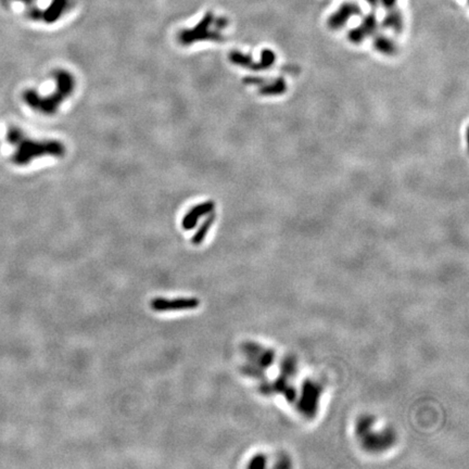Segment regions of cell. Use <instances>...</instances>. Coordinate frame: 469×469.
Segmentation results:
<instances>
[{
  "instance_id": "6da1fadb",
  "label": "cell",
  "mask_w": 469,
  "mask_h": 469,
  "mask_svg": "<svg viewBox=\"0 0 469 469\" xmlns=\"http://www.w3.org/2000/svg\"><path fill=\"white\" fill-rule=\"evenodd\" d=\"M62 152V147L58 143H39L29 140L25 139L24 137L21 139L19 143V148L17 152L14 153L13 161L17 164L23 165L35 158H38L39 156L43 155H60Z\"/></svg>"
},
{
  "instance_id": "7a4b0ae2",
  "label": "cell",
  "mask_w": 469,
  "mask_h": 469,
  "mask_svg": "<svg viewBox=\"0 0 469 469\" xmlns=\"http://www.w3.org/2000/svg\"><path fill=\"white\" fill-rule=\"evenodd\" d=\"M362 14L361 6L355 2H346L337 9L331 17L328 18L327 25L334 31L343 28L351 20V18Z\"/></svg>"
},
{
  "instance_id": "3957f363",
  "label": "cell",
  "mask_w": 469,
  "mask_h": 469,
  "mask_svg": "<svg viewBox=\"0 0 469 469\" xmlns=\"http://www.w3.org/2000/svg\"><path fill=\"white\" fill-rule=\"evenodd\" d=\"M378 29V19L376 13L370 12L363 18L360 25L352 28L349 33V40L358 45L369 36H373Z\"/></svg>"
},
{
  "instance_id": "277c9868",
  "label": "cell",
  "mask_w": 469,
  "mask_h": 469,
  "mask_svg": "<svg viewBox=\"0 0 469 469\" xmlns=\"http://www.w3.org/2000/svg\"><path fill=\"white\" fill-rule=\"evenodd\" d=\"M199 300L196 298H180L175 300L166 299H155L151 302V309L156 312H167V311H181V310H194L199 306Z\"/></svg>"
},
{
  "instance_id": "5b68a950",
  "label": "cell",
  "mask_w": 469,
  "mask_h": 469,
  "mask_svg": "<svg viewBox=\"0 0 469 469\" xmlns=\"http://www.w3.org/2000/svg\"><path fill=\"white\" fill-rule=\"evenodd\" d=\"M381 26L385 29H390V31H392L395 34L402 33L404 22H403L402 12L398 7L391 10H387V14L385 16L383 22H381Z\"/></svg>"
},
{
  "instance_id": "8992f818",
  "label": "cell",
  "mask_w": 469,
  "mask_h": 469,
  "mask_svg": "<svg viewBox=\"0 0 469 469\" xmlns=\"http://www.w3.org/2000/svg\"><path fill=\"white\" fill-rule=\"evenodd\" d=\"M372 46L379 54L385 56H394L398 53V46L395 45L393 39L388 37L386 34L373 35Z\"/></svg>"
},
{
  "instance_id": "52a82bcc",
  "label": "cell",
  "mask_w": 469,
  "mask_h": 469,
  "mask_svg": "<svg viewBox=\"0 0 469 469\" xmlns=\"http://www.w3.org/2000/svg\"><path fill=\"white\" fill-rule=\"evenodd\" d=\"M212 209H213V204H212V203H205V204L201 205V207L196 208L194 211L190 212L188 215H186L184 222H182V226H184V228L185 229L194 228V227L197 224V221H198V218H199V216H202L203 214L208 213V212L212 211Z\"/></svg>"
},
{
  "instance_id": "ba28073f",
  "label": "cell",
  "mask_w": 469,
  "mask_h": 469,
  "mask_svg": "<svg viewBox=\"0 0 469 469\" xmlns=\"http://www.w3.org/2000/svg\"><path fill=\"white\" fill-rule=\"evenodd\" d=\"M214 221V217L213 216H210L207 221H205L202 226H200V229L198 230V232L195 234V237L193 238V244L194 245H200L202 243V240L204 239L205 237V234H207L208 230L210 229V227L212 225V223H213Z\"/></svg>"
},
{
  "instance_id": "9c48e42d",
  "label": "cell",
  "mask_w": 469,
  "mask_h": 469,
  "mask_svg": "<svg viewBox=\"0 0 469 469\" xmlns=\"http://www.w3.org/2000/svg\"><path fill=\"white\" fill-rule=\"evenodd\" d=\"M286 90V83L284 79H277L273 84H270L262 89L264 95H279Z\"/></svg>"
},
{
  "instance_id": "30bf717a",
  "label": "cell",
  "mask_w": 469,
  "mask_h": 469,
  "mask_svg": "<svg viewBox=\"0 0 469 469\" xmlns=\"http://www.w3.org/2000/svg\"><path fill=\"white\" fill-rule=\"evenodd\" d=\"M275 62V55L272 50H264L262 53V61L259 65V69L270 68Z\"/></svg>"
},
{
  "instance_id": "8fae6325",
  "label": "cell",
  "mask_w": 469,
  "mask_h": 469,
  "mask_svg": "<svg viewBox=\"0 0 469 469\" xmlns=\"http://www.w3.org/2000/svg\"><path fill=\"white\" fill-rule=\"evenodd\" d=\"M23 137L24 135L21 131V129L16 128V127H11L8 130V134H7V140H8V143H10L11 145H18Z\"/></svg>"
},
{
  "instance_id": "7c38bea8",
  "label": "cell",
  "mask_w": 469,
  "mask_h": 469,
  "mask_svg": "<svg viewBox=\"0 0 469 469\" xmlns=\"http://www.w3.org/2000/svg\"><path fill=\"white\" fill-rule=\"evenodd\" d=\"M379 3H381L387 10H391L393 8H397V4L398 0H379Z\"/></svg>"
},
{
  "instance_id": "4fadbf2b",
  "label": "cell",
  "mask_w": 469,
  "mask_h": 469,
  "mask_svg": "<svg viewBox=\"0 0 469 469\" xmlns=\"http://www.w3.org/2000/svg\"><path fill=\"white\" fill-rule=\"evenodd\" d=\"M365 2L367 3L373 9H376L378 7V4H379V0H365Z\"/></svg>"
},
{
  "instance_id": "5bb4252c",
  "label": "cell",
  "mask_w": 469,
  "mask_h": 469,
  "mask_svg": "<svg viewBox=\"0 0 469 469\" xmlns=\"http://www.w3.org/2000/svg\"><path fill=\"white\" fill-rule=\"evenodd\" d=\"M20 2H24V3H27V4H29V3L34 2V0H20Z\"/></svg>"
}]
</instances>
